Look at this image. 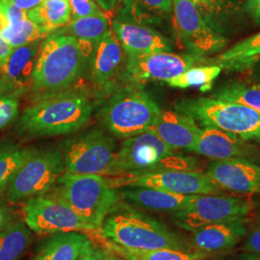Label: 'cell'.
<instances>
[{"label": "cell", "mask_w": 260, "mask_h": 260, "mask_svg": "<svg viewBox=\"0 0 260 260\" xmlns=\"http://www.w3.org/2000/svg\"><path fill=\"white\" fill-rule=\"evenodd\" d=\"M92 110L90 99L81 91L46 93L24 109L19 128L32 137L72 134L87 123Z\"/></svg>", "instance_id": "1"}, {"label": "cell", "mask_w": 260, "mask_h": 260, "mask_svg": "<svg viewBox=\"0 0 260 260\" xmlns=\"http://www.w3.org/2000/svg\"><path fill=\"white\" fill-rule=\"evenodd\" d=\"M101 236L121 247L139 250L173 249L194 251L166 224L142 213L127 203H118L106 216Z\"/></svg>", "instance_id": "2"}, {"label": "cell", "mask_w": 260, "mask_h": 260, "mask_svg": "<svg viewBox=\"0 0 260 260\" xmlns=\"http://www.w3.org/2000/svg\"><path fill=\"white\" fill-rule=\"evenodd\" d=\"M87 49V44L65 30L49 34L38 53L32 90L50 93L69 88L82 74Z\"/></svg>", "instance_id": "3"}, {"label": "cell", "mask_w": 260, "mask_h": 260, "mask_svg": "<svg viewBox=\"0 0 260 260\" xmlns=\"http://www.w3.org/2000/svg\"><path fill=\"white\" fill-rule=\"evenodd\" d=\"M51 195L70 206L100 233L106 216L121 200V194L108 179L95 175L64 173L51 189Z\"/></svg>", "instance_id": "4"}, {"label": "cell", "mask_w": 260, "mask_h": 260, "mask_svg": "<svg viewBox=\"0 0 260 260\" xmlns=\"http://www.w3.org/2000/svg\"><path fill=\"white\" fill-rule=\"evenodd\" d=\"M176 111L191 117L203 127L223 130L260 146V113L249 106L212 96L196 98L179 101Z\"/></svg>", "instance_id": "5"}, {"label": "cell", "mask_w": 260, "mask_h": 260, "mask_svg": "<svg viewBox=\"0 0 260 260\" xmlns=\"http://www.w3.org/2000/svg\"><path fill=\"white\" fill-rule=\"evenodd\" d=\"M161 109L152 96L137 87H126L113 93L101 112L103 126L120 139L150 129Z\"/></svg>", "instance_id": "6"}, {"label": "cell", "mask_w": 260, "mask_h": 260, "mask_svg": "<svg viewBox=\"0 0 260 260\" xmlns=\"http://www.w3.org/2000/svg\"><path fill=\"white\" fill-rule=\"evenodd\" d=\"M184 158L177 157L157 134L150 129L124 139L117 150L109 176L131 177L162 170H189Z\"/></svg>", "instance_id": "7"}, {"label": "cell", "mask_w": 260, "mask_h": 260, "mask_svg": "<svg viewBox=\"0 0 260 260\" xmlns=\"http://www.w3.org/2000/svg\"><path fill=\"white\" fill-rule=\"evenodd\" d=\"M65 173L61 149L43 147L32 149L27 160L11 179L6 189L10 203H19L51 191Z\"/></svg>", "instance_id": "8"}, {"label": "cell", "mask_w": 260, "mask_h": 260, "mask_svg": "<svg viewBox=\"0 0 260 260\" xmlns=\"http://www.w3.org/2000/svg\"><path fill=\"white\" fill-rule=\"evenodd\" d=\"M65 173L109 176L117 152L115 139L93 128L65 141L61 146Z\"/></svg>", "instance_id": "9"}, {"label": "cell", "mask_w": 260, "mask_h": 260, "mask_svg": "<svg viewBox=\"0 0 260 260\" xmlns=\"http://www.w3.org/2000/svg\"><path fill=\"white\" fill-rule=\"evenodd\" d=\"M253 203L237 197L194 195L185 207L173 213L178 228L193 233L210 223L246 221L253 209Z\"/></svg>", "instance_id": "10"}, {"label": "cell", "mask_w": 260, "mask_h": 260, "mask_svg": "<svg viewBox=\"0 0 260 260\" xmlns=\"http://www.w3.org/2000/svg\"><path fill=\"white\" fill-rule=\"evenodd\" d=\"M23 221L28 229L39 234H54L70 232H96L78 214L50 193L33 197L23 206Z\"/></svg>", "instance_id": "11"}, {"label": "cell", "mask_w": 260, "mask_h": 260, "mask_svg": "<svg viewBox=\"0 0 260 260\" xmlns=\"http://www.w3.org/2000/svg\"><path fill=\"white\" fill-rule=\"evenodd\" d=\"M108 181L114 188L146 187L180 195H218L222 190L205 173L194 170H162Z\"/></svg>", "instance_id": "12"}, {"label": "cell", "mask_w": 260, "mask_h": 260, "mask_svg": "<svg viewBox=\"0 0 260 260\" xmlns=\"http://www.w3.org/2000/svg\"><path fill=\"white\" fill-rule=\"evenodd\" d=\"M173 13L178 34L190 54L207 57L229 45V39L210 27L192 0H173Z\"/></svg>", "instance_id": "13"}, {"label": "cell", "mask_w": 260, "mask_h": 260, "mask_svg": "<svg viewBox=\"0 0 260 260\" xmlns=\"http://www.w3.org/2000/svg\"><path fill=\"white\" fill-rule=\"evenodd\" d=\"M208 60L192 54L155 52L144 55L127 56L126 75L133 82L147 80L165 81L181 75L197 65H206Z\"/></svg>", "instance_id": "14"}, {"label": "cell", "mask_w": 260, "mask_h": 260, "mask_svg": "<svg viewBox=\"0 0 260 260\" xmlns=\"http://www.w3.org/2000/svg\"><path fill=\"white\" fill-rule=\"evenodd\" d=\"M220 189L236 194H260V164L247 159L218 160L205 173Z\"/></svg>", "instance_id": "15"}, {"label": "cell", "mask_w": 260, "mask_h": 260, "mask_svg": "<svg viewBox=\"0 0 260 260\" xmlns=\"http://www.w3.org/2000/svg\"><path fill=\"white\" fill-rule=\"evenodd\" d=\"M43 41L13 48L0 68V94L19 98L32 90L36 60Z\"/></svg>", "instance_id": "16"}, {"label": "cell", "mask_w": 260, "mask_h": 260, "mask_svg": "<svg viewBox=\"0 0 260 260\" xmlns=\"http://www.w3.org/2000/svg\"><path fill=\"white\" fill-rule=\"evenodd\" d=\"M192 152L213 161L247 159L260 164V149L254 144L211 127L202 128Z\"/></svg>", "instance_id": "17"}, {"label": "cell", "mask_w": 260, "mask_h": 260, "mask_svg": "<svg viewBox=\"0 0 260 260\" xmlns=\"http://www.w3.org/2000/svg\"><path fill=\"white\" fill-rule=\"evenodd\" d=\"M112 30L127 56L144 55L155 52H171L172 45L156 29L125 19H115Z\"/></svg>", "instance_id": "18"}, {"label": "cell", "mask_w": 260, "mask_h": 260, "mask_svg": "<svg viewBox=\"0 0 260 260\" xmlns=\"http://www.w3.org/2000/svg\"><path fill=\"white\" fill-rule=\"evenodd\" d=\"M191 235V247L208 254L229 251L247 236L245 221L210 223L202 226Z\"/></svg>", "instance_id": "19"}, {"label": "cell", "mask_w": 260, "mask_h": 260, "mask_svg": "<svg viewBox=\"0 0 260 260\" xmlns=\"http://www.w3.org/2000/svg\"><path fill=\"white\" fill-rule=\"evenodd\" d=\"M167 146L174 150L192 151L202 128L191 117L177 111H161L151 127Z\"/></svg>", "instance_id": "20"}, {"label": "cell", "mask_w": 260, "mask_h": 260, "mask_svg": "<svg viewBox=\"0 0 260 260\" xmlns=\"http://www.w3.org/2000/svg\"><path fill=\"white\" fill-rule=\"evenodd\" d=\"M205 22L217 33L228 36L240 26L247 15L245 0H192Z\"/></svg>", "instance_id": "21"}, {"label": "cell", "mask_w": 260, "mask_h": 260, "mask_svg": "<svg viewBox=\"0 0 260 260\" xmlns=\"http://www.w3.org/2000/svg\"><path fill=\"white\" fill-rule=\"evenodd\" d=\"M120 194L121 199L129 205L150 211L172 214L183 209L194 196L180 195L146 187H129Z\"/></svg>", "instance_id": "22"}, {"label": "cell", "mask_w": 260, "mask_h": 260, "mask_svg": "<svg viewBox=\"0 0 260 260\" xmlns=\"http://www.w3.org/2000/svg\"><path fill=\"white\" fill-rule=\"evenodd\" d=\"M123 49L110 29L95 45L91 63V77L93 83L105 86L117 74L122 61Z\"/></svg>", "instance_id": "23"}, {"label": "cell", "mask_w": 260, "mask_h": 260, "mask_svg": "<svg viewBox=\"0 0 260 260\" xmlns=\"http://www.w3.org/2000/svg\"><path fill=\"white\" fill-rule=\"evenodd\" d=\"M260 59V32L246 38L233 47L208 59V64L219 66L226 72H244L252 69Z\"/></svg>", "instance_id": "24"}, {"label": "cell", "mask_w": 260, "mask_h": 260, "mask_svg": "<svg viewBox=\"0 0 260 260\" xmlns=\"http://www.w3.org/2000/svg\"><path fill=\"white\" fill-rule=\"evenodd\" d=\"M90 242L87 235L78 232L51 234L43 243L36 260H77Z\"/></svg>", "instance_id": "25"}, {"label": "cell", "mask_w": 260, "mask_h": 260, "mask_svg": "<svg viewBox=\"0 0 260 260\" xmlns=\"http://www.w3.org/2000/svg\"><path fill=\"white\" fill-rule=\"evenodd\" d=\"M121 16L118 19L140 24L157 22L173 13V0H121Z\"/></svg>", "instance_id": "26"}, {"label": "cell", "mask_w": 260, "mask_h": 260, "mask_svg": "<svg viewBox=\"0 0 260 260\" xmlns=\"http://www.w3.org/2000/svg\"><path fill=\"white\" fill-rule=\"evenodd\" d=\"M27 18L51 34L71 21L69 0H43L35 8L27 12Z\"/></svg>", "instance_id": "27"}, {"label": "cell", "mask_w": 260, "mask_h": 260, "mask_svg": "<svg viewBox=\"0 0 260 260\" xmlns=\"http://www.w3.org/2000/svg\"><path fill=\"white\" fill-rule=\"evenodd\" d=\"M105 248L119 254L125 260H205L210 254L198 251H180L173 249L139 250L121 247L106 240Z\"/></svg>", "instance_id": "28"}, {"label": "cell", "mask_w": 260, "mask_h": 260, "mask_svg": "<svg viewBox=\"0 0 260 260\" xmlns=\"http://www.w3.org/2000/svg\"><path fill=\"white\" fill-rule=\"evenodd\" d=\"M32 239L24 222L7 223L0 230V260H18L27 250Z\"/></svg>", "instance_id": "29"}, {"label": "cell", "mask_w": 260, "mask_h": 260, "mask_svg": "<svg viewBox=\"0 0 260 260\" xmlns=\"http://www.w3.org/2000/svg\"><path fill=\"white\" fill-rule=\"evenodd\" d=\"M31 152L30 148L11 141H0V194L6 191L11 179Z\"/></svg>", "instance_id": "30"}, {"label": "cell", "mask_w": 260, "mask_h": 260, "mask_svg": "<svg viewBox=\"0 0 260 260\" xmlns=\"http://www.w3.org/2000/svg\"><path fill=\"white\" fill-rule=\"evenodd\" d=\"M109 30V20L104 14L73 19L68 26V32L71 35L81 43L94 46Z\"/></svg>", "instance_id": "31"}, {"label": "cell", "mask_w": 260, "mask_h": 260, "mask_svg": "<svg viewBox=\"0 0 260 260\" xmlns=\"http://www.w3.org/2000/svg\"><path fill=\"white\" fill-rule=\"evenodd\" d=\"M221 72L222 69L213 64L195 66L171 79L167 83L174 88L179 89L200 87L203 92H205L212 87L214 80L219 76Z\"/></svg>", "instance_id": "32"}, {"label": "cell", "mask_w": 260, "mask_h": 260, "mask_svg": "<svg viewBox=\"0 0 260 260\" xmlns=\"http://www.w3.org/2000/svg\"><path fill=\"white\" fill-rule=\"evenodd\" d=\"M211 96L226 102L241 103L260 113V84L251 82L225 84Z\"/></svg>", "instance_id": "33"}, {"label": "cell", "mask_w": 260, "mask_h": 260, "mask_svg": "<svg viewBox=\"0 0 260 260\" xmlns=\"http://www.w3.org/2000/svg\"><path fill=\"white\" fill-rule=\"evenodd\" d=\"M12 48L22 47L47 37V32L30 19H25L16 23H9L0 31Z\"/></svg>", "instance_id": "34"}, {"label": "cell", "mask_w": 260, "mask_h": 260, "mask_svg": "<svg viewBox=\"0 0 260 260\" xmlns=\"http://www.w3.org/2000/svg\"><path fill=\"white\" fill-rule=\"evenodd\" d=\"M19 115V98L0 94V130L7 127Z\"/></svg>", "instance_id": "35"}, {"label": "cell", "mask_w": 260, "mask_h": 260, "mask_svg": "<svg viewBox=\"0 0 260 260\" xmlns=\"http://www.w3.org/2000/svg\"><path fill=\"white\" fill-rule=\"evenodd\" d=\"M69 2L71 8V20L103 15L94 0H69Z\"/></svg>", "instance_id": "36"}, {"label": "cell", "mask_w": 260, "mask_h": 260, "mask_svg": "<svg viewBox=\"0 0 260 260\" xmlns=\"http://www.w3.org/2000/svg\"><path fill=\"white\" fill-rule=\"evenodd\" d=\"M243 250L245 252L260 253V224L252 229L251 233L247 234V239L244 243Z\"/></svg>", "instance_id": "37"}, {"label": "cell", "mask_w": 260, "mask_h": 260, "mask_svg": "<svg viewBox=\"0 0 260 260\" xmlns=\"http://www.w3.org/2000/svg\"><path fill=\"white\" fill-rule=\"evenodd\" d=\"M245 7L250 19L260 25V0H245Z\"/></svg>", "instance_id": "38"}, {"label": "cell", "mask_w": 260, "mask_h": 260, "mask_svg": "<svg viewBox=\"0 0 260 260\" xmlns=\"http://www.w3.org/2000/svg\"><path fill=\"white\" fill-rule=\"evenodd\" d=\"M10 4L18 7L19 9L28 12L38 6L43 0H6Z\"/></svg>", "instance_id": "39"}, {"label": "cell", "mask_w": 260, "mask_h": 260, "mask_svg": "<svg viewBox=\"0 0 260 260\" xmlns=\"http://www.w3.org/2000/svg\"><path fill=\"white\" fill-rule=\"evenodd\" d=\"M77 260H98V246L90 242L81 252Z\"/></svg>", "instance_id": "40"}, {"label": "cell", "mask_w": 260, "mask_h": 260, "mask_svg": "<svg viewBox=\"0 0 260 260\" xmlns=\"http://www.w3.org/2000/svg\"><path fill=\"white\" fill-rule=\"evenodd\" d=\"M13 48L7 43V41L0 35V68L5 64Z\"/></svg>", "instance_id": "41"}, {"label": "cell", "mask_w": 260, "mask_h": 260, "mask_svg": "<svg viewBox=\"0 0 260 260\" xmlns=\"http://www.w3.org/2000/svg\"><path fill=\"white\" fill-rule=\"evenodd\" d=\"M98 260H125L108 249H103L98 246Z\"/></svg>", "instance_id": "42"}, {"label": "cell", "mask_w": 260, "mask_h": 260, "mask_svg": "<svg viewBox=\"0 0 260 260\" xmlns=\"http://www.w3.org/2000/svg\"><path fill=\"white\" fill-rule=\"evenodd\" d=\"M103 9L110 11L113 9L117 3V0H94Z\"/></svg>", "instance_id": "43"}, {"label": "cell", "mask_w": 260, "mask_h": 260, "mask_svg": "<svg viewBox=\"0 0 260 260\" xmlns=\"http://www.w3.org/2000/svg\"><path fill=\"white\" fill-rule=\"evenodd\" d=\"M239 260H260V253L245 252L240 256Z\"/></svg>", "instance_id": "44"}, {"label": "cell", "mask_w": 260, "mask_h": 260, "mask_svg": "<svg viewBox=\"0 0 260 260\" xmlns=\"http://www.w3.org/2000/svg\"><path fill=\"white\" fill-rule=\"evenodd\" d=\"M7 223H5V215L3 211L0 209V230H2Z\"/></svg>", "instance_id": "45"}, {"label": "cell", "mask_w": 260, "mask_h": 260, "mask_svg": "<svg viewBox=\"0 0 260 260\" xmlns=\"http://www.w3.org/2000/svg\"><path fill=\"white\" fill-rule=\"evenodd\" d=\"M253 68H255V70H256V75L260 78V59L258 60V62L254 65Z\"/></svg>", "instance_id": "46"}]
</instances>
